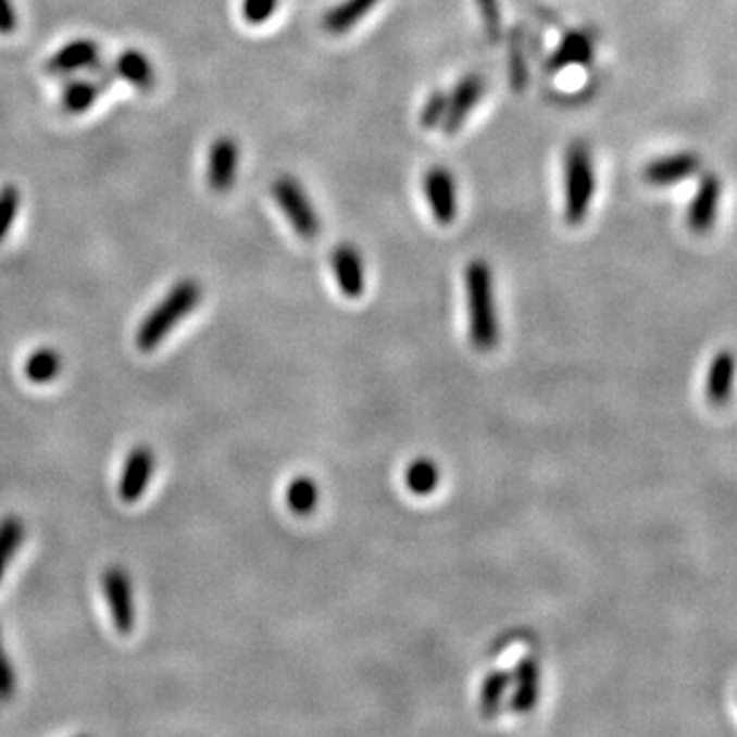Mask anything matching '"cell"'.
I'll list each match as a JSON object with an SVG mask.
<instances>
[{
  "label": "cell",
  "mask_w": 737,
  "mask_h": 737,
  "mask_svg": "<svg viewBox=\"0 0 737 737\" xmlns=\"http://www.w3.org/2000/svg\"><path fill=\"white\" fill-rule=\"evenodd\" d=\"M465 301L472 347L479 352L494 351L500 342V320L494 271L484 259H474L465 268Z\"/></svg>",
  "instance_id": "cell-1"
},
{
  "label": "cell",
  "mask_w": 737,
  "mask_h": 737,
  "mask_svg": "<svg viewBox=\"0 0 737 737\" xmlns=\"http://www.w3.org/2000/svg\"><path fill=\"white\" fill-rule=\"evenodd\" d=\"M597 193L595 157L586 141H572L563 160V217L567 226L586 222Z\"/></svg>",
  "instance_id": "cell-2"
},
{
  "label": "cell",
  "mask_w": 737,
  "mask_h": 737,
  "mask_svg": "<svg viewBox=\"0 0 737 737\" xmlns=\"http://www.w3.org/2000/svg\"><path fill=\"white\" fill-rule=\"evenodd\" d=\"M203 289L193 279H183L164 296L159 305L141 320L136 334V345L143 352L154 351L160 342L173 333L180 320L189 316L201 303Z\"/></svg>",
  "instance_id": "cell-3"
},
{
  "label": "cell",
  "mask_w": 737,
  "mask_h": 737,
  "mask_svg": "<svg viewBox=\"0 0 737 737\" xmlns=\"http://www.w3.org/2000/svg\"><path fill=\"white\" fill-rule=\"evenodd\" d=\"M271 193L299 238L316 240L322 232V222H320L314 201L310 199V195L303 189L298 178L289 175L275 178Z\"/></svg>",
  "instance_id": "cell-4"
},
{
  "label": "cell",
  "mask_w": 737,
  "mask_h": 737,
  "mask_svg": "<svg viewBox=\"0 0 737 737\" xmlns=\"http://www.w3.org/2000/svg\"><path fill=\"white\" fill-rule=\"evenodd\" d=\"M422 191H424L435 222L440 226H451L459 213L453 173L447 166H430L422 176Z\"/></svg>",
  "instance_id": "cell-5"
},
{
  "label": "cell",
  "mask_w": 737,
  "mask_h": 737,
  "mask_svg": "<svg viewBox=\"0 0 737 737\" xmlns=\"http://www.w3.org/2000/svg\"><path fill=\"white\" fill-rule=\"evenodd\" d=\"M103 592L113 627L122 635H129L136 627V602L132 579L123 567L120 565L107 567L103 574Z\"/></svg>",
  "instance_id": "cell-6"
},
{
  "label": "cell",
  "mask_w": 737,
  "mask_h": 737,
  "mask_svg": "<svg viewBox=\"0 0 737 737\" xmlns=\"http://www.w3.org/2000/svg\"><path fill=\"white\" fill-rule=\"evenodd\" d=\"M486 92V78L482 74H467L463 76L455 88L449 92V105L445 120L440 123V129L447 136H455L461 132V127L470 120L472 111L477 103L482 101Z\"/></svg>",
  "instance_id": "cell-7"
},
{
  "label": "cell",
  "mask_w": 737,
  "mask_h": 737,
  "mask_svg": "<svg viewBox=\"0 0 737 737\" xmlns=\"http://www.w3.org/2000/svg\"><path fill=\"white\" fill-rule=\"evenodd\" d=\"M240 171V146L232 136L211 141L208 152V185L213 193H228L236 185Z\"/></svg>",
  "instance_id": "cell-8"
},
{
  "label": "cell",
  "mask_w": 737,
  "mask_h": 737,
  "mask_svg": "<svg viewBox=\"0 0 737 737\" xmlns=\"http://www.w3.org/2000/svg\"><path fill=\"white\" fill-rule=\"evenodd\" d=\"M101 62V46L95 39L80 37L64 43L46 62V72L52 76H71L76 72L92 71Z\"/></svg>",
  "instance_id": "cell-9"
},
{
  "label": "cell",
  "mask_w": 737,
  "mask_h": 737,
  "mask_svg": "<svg viewBox=\"0 0 737 737\" xmlns=\"http://www.w3.org/2000/svg\"><path fill=\"white\" fill-rule=\"evenodd\" d=\"M334 279L345 298L359 299L365 293V263L363 254L351 242L336 246L330 254Z\"/></svg>",
  "instance_id": "cell-10"
},
{
  "label": "cell",
  "mask_w": 737,
  "mask_h": 737,
  "mask_svg": "<svg viewBox=\"0 0 737 737\" xmlns=\"http://www.w3.org/2000/svg\"><path fill=\"white\" fill-rule=\"evenodd\" d=\"M721 191L723 187H721L720 176L707 173L699 180L697 193L686 210V224L695 234H709L715 226Z\"/></svg>",
  "instance_id": "cell-11"
},
{
  "label": "cell",
  "mask_w": 737,
  "mask_h": 737,
  "mask_svg": "<svg viewBox=\"0 0 737 737\" xmlns=\"http://www.w3.org/2000/svg\"><path fill=\"white\" fill-rule=\"evenodd\" d=\"M512 686L514 688L509 697L510 711L527 715L537 707L541 697V666L533 655L523 658L512 670Z\"/></svg>",
  "instance_id": "cell-12"
},
{
  "label": "cell",
  "mask_w": 737,
  "mask_h": 737,
  "mask_svg": "<svg viewBox=\"0 0 737 737\" xmlns=\"http://www.w3.org/2000/svg\"><path fill=\"white\" fill-rule=\"evenodd\" d=\"M701 159L695 152H676L662 159L650 160L644 166V180L651 187H672L697 175Z\"/></svg>",
  "instance_id": "cell-13"
},
{
  "label": "cell",
  "mask_w": 737,
  "mask_h": 737,
  "mask_svg": "<svg viewBox=\"0 0 737 737\" xmlns=\"http://www.w3.org/2000/svg\"><path fill=\"white\" fill-rule=\"evenodd\" d=\"M154 467H157V459H154L152 449L136 447L129 451L123 465L122 477H120V488H117L123 502L132 504L140 500L154 475Z\"/></svg>",
  "instance_id": "cell-14"
},
{
  "label": "cell",
  "mask_w": 737,
  "mask_h": 737,
  "mask_svg": "<svg viewBox=\"0 0 737 737\" xmlns=\"http://www.w3.org/2000/svg\"><path fill=\"white\" fill-rule=\"evenodd\" d=\"M595 60V41L586 32H567L547 60V71L560 72L570 66H588Z\"/></svg>",
  "instance_id": "cell-15"
},
{
  "label": "cell",
  "mask_w": 737,
  "mask_h": 737,
  "mask_svg": "<svg viewBox=\"0 0 737 737\" xmlns=\"http://www.w3.org/2000/svg\"><path fill=\"white\" fill-rule=\"evenodd\" d=\"M111 71L115 74V78H122L127 85L138 90H152L157 85V71L152 66V60L136 48L123 50L113 60Z\"/></svg>",
  "instance_id": "cell-16"
},
{
  "label": "cell",
  "mask_w": 737,
  "mask_h": 737,
  "mask_svg": "<svg viewBox=\"0 0 737 737\" xmlns=\"http://www.w3.org/2000/svg\"><path fill=\"white\" fill-rule=\"evenodd\" d=\"M377 4L379 0H340L324 13L322 27L330 36H345L367 17Z\"/></svg>",
  "instance_id": "cell-17"
},
{
  "label": "cell",
  "mask_w": 737,
  "mask_h": 737,
  "mask_svg": "<svg viewBox=\"0 0 737 737\" xmlns=\"http://www.w3.org/2000/svg\"><path fill=\"white\" fill-rule=\"evenodd\" d=\"M105 90L107 88L101 85V80L95 74H90L88 78H74L62 88L60 103L66 113L80 115L95 105Z\"/></svg>",
  "instance_id": "cell-18"
},
{
  "label": "cell",
  "mask_w": 737,
  "mask_h": 737,
  "mask_svg": "<svg viewBox=\"0 0 737 737\" xmlns=\"http://www.w3.org/2000/svg\"><path fill=\"white\" fill-rule=\"evenodd\" d=\"M734 373H736V359L729 351H721L709 371L707 382V398L713 405L727 404L734 386Z\"/></svg>",
  "instance_id": "cell-19"
},
{
  "label": "cell",
  "mask_w": 737,
  "mask_h": 737,
  "mask_svg": "<svg viewBox=\"0 0 737 737\" xmlns=\"http://www.w3.org/2000/svg\"><path fill=\"white\" fill-rule=\"evenodd\" d=\"M512 686V672L507 670H494L479 688V709L484 717H494L502 709L504 701L509 699V690Z\"/></svg>",
  "instance_id": "cell-20"
},
{
  "label": "cell",
  "mask_w": 737,
  "mask_h": 737,
  "mask_svg": "<svg viewBox=\"0 0 737 737\" xmlns=\"http://www.w3.org/2000/svg\"><path fill=\"white\" fill-rule=\"evenodd\" d=\"M285 502H287V509L291 510L296 516L314 514L320 502V488H317L316 479L308 475L293 477L285 490Z\"/></svg>",
  "instance_id": "cell-21"
},
{
  "label": "cell",
  "mask_w": 737,
  "mask_h": 737,
  "mask_svg": "<svg viewBox=\"0 0 737 737\" xmlns=\"http://www.w3.org/2000/svg\"><path fill=\"white\" fill-rule=\"evenodd\" d=\"M404 484L414 496H430L439 488V465L428 457H419L405 467Z\"/></svg>",
  "instance_id": "cell-22"
},
{
  "label": "cell",
  "mask_w": 737,
  "mask_h": 737,
  "mask_svg": "<svg viewBox=\"0 0 737 737\" xmlns=\"http://www.w3.org/2000/svg\"><path fill=\"white\" fill-rule=\"evenodd\" d=\"M62 371V357L53 349H39L25 361V375L34 384H50Z\"/></svg>",
  "instance_id": "cell-23"
},
{
  "label": "cell",
  "mask_w": 737,
  "mask_h": 737,
  "mask_svg": "<svg viewBox=\"0 0 737 737\" xmlns=\"http://www.w3.org/2000/svg\"><path fill=\"white\" fill-rule=\"evenodd\" d=\"M21 541H23V523L15 516L4 519L0 523V579L4 576V570L11 563V558L17 551Z\"/></svg>",
  "instance_id": "cell-24"
},
{
  "label": "cell",
  "mask_w": 737,
  "mask_h": 737,
  "mask_svg": "<svg viewBox=\"0 0 737 737\" xmlns=\"http://www.w3.org/2000/svg\"><path fill=\"white\" fill-rule=\"evenodd\" d=\"M21 210V191L15 185L0 187V242L9 236Z\"/></svg>",
  "instance_id": "cell-25"
},
{
  "label": "cell",
  "mask_w": 737,
  "mask_h": 737,
  "mask_svg": "<svg viewBox=\"0 0 737 737\" xmlns=\"http://www.w3.org/2000/svg\"><path fill=\"white\" fill-rule=\"evenodd\" d=\"M447 105H449V92H445V90L430 92L421 109L422 127L424 129L440 127V123L445 120V113H447Z\"/></svg>",
  "instance_id": "cell-26"
},
{
  "label": "cell",
  "mask_w": 737,
  "mask_h": 737,
  "mask_svg": "<svg viewBox=\"0 0 737 737\" xmlns=\"http://www.w3.org/2000/svg\"><path fill=\"white\" fill-rule=\"evenodd\" d=\"M482 25L486 29V36L494 43L500 41L502 37V13H500V2L498 0H475Z\"/></svg>",
  "instance_id": "cell-27"
},
{
  "label": "cell",
  "mask_w": 737,
  "mask_h": 737,
  "mask_svg": "<svg viewBox=\"0 0 737 737\" xmlns=\"http://www.w3.org/2000/svg\"><path fill=\"white\" fill-rule=\"evenodd\" d=\"M240 9L248 25H263L279 9V0H242Z\"/></svg>",
  "instance_id": "cell-28"
},
{
  "label": "cell",
  "mask_w": 737,
  "mask_h": 737,
  "mask_svg": "<svg viewBox=\"0 0 737 737\" xmlns=\"http://www.w3.org/2000/svg\"><path fill=\"white\" fill-rule=\"evenodd\" d=\"M15 672L13 664L7 655V650L2 646V635H0V701H9L15 695Z\"/></svg>",
  "instance_id": "cell-29"
},
{
  "label": "cell",
  "mask_w": 737,
  "mask_h": 737,
  "mask_svg": "<svg viewBox=\"0 0 737 737\" xmlns=\"http://www.w3.org/2000/svg\"><path fill=\"white\" fill-rule=\"evenodd\" d=\"M18 27V15L13 0H0V36H11Z\"/></svg>",
  "instance_id": "cell-30"
}]
</instances>
